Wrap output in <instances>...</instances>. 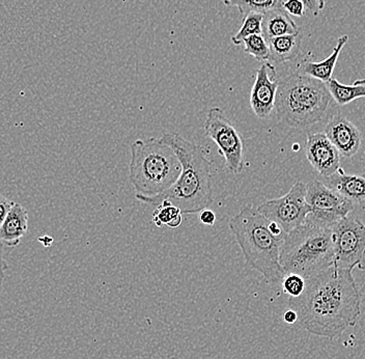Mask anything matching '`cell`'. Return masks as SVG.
I'll list each match as a JSON object with an SVG mask.
<instances>
[{
    "mask_svg": "<svg viewBox=\"0 0 365 359\" xmlns=\"http://www.w3.org/2000/svg\"><path fill=\"white\" fill-rule=\"evenodd\" d=\"M282 8L289 16L303 17L307 14V8L301 0H282Z\"/></svg>",
    "mask_w": 365,
    "mask_h": 359,
    "instance_id": "cell-25",
    "label": "cell"
},
{
    "mask_svg": "<svg viewBox=\"0 0 365 359\" xmlns=\"http://www.w3.org/2000/svg\"><path fill=\"white\" fill-rule=\"evenodd\" d=\"M282 318H284V321L287 324H295L296 322H298V315H297L295 310H292V308L284 312Z\"/></svg>",
    "mask_w": 365,
    "mask_h": 359,
    "instance_id": "cell-30",
    "label": "cell"
},
{
    "mask_svg": "<svg viewBox=\"0 0 365 359\" xmlns=\"http://www.w3.org/2000/svg\"><path fill=\"white\" fill-rule=\"evenodd\" d=\"M271 59L274 63L285 64L294 61L300 54L302 36L300 33L287 34L268 40Z\"/></svg>",
    "mask_w": 365,
    "mask_h": 359,
    "instance_id": "cell-18",
    "label": "cell"
},
{
    "mask_svg": "<svg viewBox=\"0 0 365 359\" xmlns=\"http://www.w3.org/2000/svg\"><path fill=\"white\" fill-rule=\"evenodd\" d=\"M325 135L344 158L357 154L361 146L362 137L358 128L339 113L326 123Z\"/></svg>",
    "mask_w": 365,
    "mask_h": 359,
    "instance_id": "cell-13",
    "label": "cell"
},
{
    "mask_svg": "<svg viewBox=\"0 0 365 359\" xmlns=\"http://www.w3.org/2000/svg\"><path fill=\"white\" fill-rule=\"evenodd\" d=\"M334 263L336 268L365 270V225L356 217L346 216L332 226Z\"/></svg>",
    "mask_w": 365,
    "mask_h": 359,
    "instance_id": "cell-7",
    "label": "cell"
},
{
    "mask_svg": "<svg viewBox=\"0 0 365 359\" xmlns=\"http://www.w3.org/2000/svg\"><path fill=\"white\" fill-rule=\"evenodd\" d=\"M336 103L325 82L300 72L279 80L275 107L278 116L287 126L307 129L317 123L328 122Z\"/></svg>",
    "mask_w": 365,
    "mask_h": 359,
    "instance_id": "cell-3",
    "label": "cell"
},
{
    "mask_svg": "<svg viewBox=\"0 0 365 359\" xmlns=\"http://www.w3.org/2000/svg\"><path fill=\"white\" fill-rule=\"evenodd\" d=\"M257 208L264 218L278 223L287 234L302 226L310 213L307 201V184L297 182L282 198L266 201Z\"/></svg>",
    "mask_w": 365,
    "mask_h": 359,
    "instance_id": "cell-10",
    "label": "cell"
},
{
    "mask_svg": "<svg viewBox=\"0 0 365 359\" xmlns=\"http://www.w3.org/2000/svg\"><path fill=\"white\" fill-rule=\"evenodd\" d=\"M299 33L298 25L282 6L266 11L262 16V34L267 40Z\"/></svg>",
    "mask_w": 365,
    "mask_h": 359,
    "instance_id": "cell-17",
    "label": "cell"
},
{
    "mask_svg": "<svg viewBox=\"0 0 365 359\" xmlns=\"http://www.w3.org/2000/svg\"><path fill=\"white\" fill-rule=\"evenodd\" d=\"M182 221L181 210L168 201H162L153 213V223L158 228L168 226L171 228H177L182 225Z\"/></svg>",
    "mask_w": 365,
    "mask_h": 359,
    "instance_id": "cell-20",
    "label": "cell"
},
{
    "mask_svg": "<svg viewBox=\"0 0 365 359\" xmlns=\"http://www.w3.org/2000/svg\"><path fill=\"white\" fill-rule=\"evenodd\" d=\"M227 6L238 9L245 17L250 13L264 14L266 11L282 6V0H222Z\"/></svg>",
    "mask_w": 365,
    "mask_h": 359,
    "instance_id": "cell-21",
    "label": "cell"
},
{
    "mask_svg": "<svg viewBox=\"0 0 365 359\" xmlns=\"http://www.w3.org/2000/svg\"><path fill=\"white\" fill-rule=\"evenodd\" d=\"M262 16L261 13H250L243 19V24L238 33L232 36V43L235 46L243 44L244 40L252 34H262Z\"/></svg>",
    "mask_w": 365,
    "mask_h": 359,
    "instance_id": "cell-23",
    "label": "cell"
},
{
    "mask_svg": "<svg viewBox=\"0 0 365 359\" xmlns=\"http://www.w3.org/2000/svg\"><path fill=\"white\" fill-rule=\"evenodd\" d=\"M279 263L284 274L296 273L305 280L330 268L334 263L332 228L304 223L285 235Z\"/></svg>",
    "mask_w": 365,
    "mask_h": 359,
    "instance_id": "cell-6",
    "label": "cell"
},
{
    "mask_svg": "<svg viewBox=\"0 0 365 359\" xmlns=\"http://www.w3.org/2000/svg\"><path fill=\"white\" fill-rule=\"evenodd\" d=\"M14 203H15L11 201L10 198L0 194V228H1L4 221H6V216H8L9 212L11 211Z\"/></svg>",
    "mask_w": 365,
    "mask_h": 359,
    "instance_id": "cell-26",
    "label": "cell"
},
{
    "mask_svg": "<svg viewBox=\"0 0 365 359\" xmlns=\"http://www.w3.org/2000/svg\"><path fill=\"white\" fill-rule=\"evenodd\" d=\"M325 179L327 180L330 188L339 192L353 203L365 202V178L346 175L344 169L339 168L336 173Z\"/></svg>",
    "mask_w": 365,
    "mask_h": 359,
    "instance_id": "cell-16",
    "label": "cell"
},
{
    "mask_svg": "<svg viewBox=\"0 0 365 359\" xmlns=\"http://www.w3.org/2000/svg\"><path fill=\"white\" fill-rule=\"evenodd\" d=\"M205 135L216 143L230 173L238 175L244 166V141L219 107H212L205 121Z\"/></svg>",
    "mask_w": 365,
    "mask_h": 359,
    "instance_id": "cell-9",
    "label": "cell"
},
{
    "mask_svg": "<svg viewBox=\"0 0 365 359\" xmlns=\"http://www.w3.org/2000/svg\"><path fill=\"white\" fill-rule=\"evenodd\" d=\"M278 84L279 80L276 77L275 67L269 61L262 63L261 67L257 69L250 93L251 108L257 118L264 120L272 113Z\"/></svg>",
    "mask_w": 365,
    "mask_h": 359,
    "instance_id": "cell-11",
    "label": "cell"
},
{
    "mask_svg": "<svg viewBox=\"0 0 365 359\" xmlns=\"http://www.w3.org/2000/svg\"><path fill=\"white\" fill-rule=\"evenodd\" d=\"M305 152L312 168L324 178L330 177L341 168V155L325 133L308 134Z\"/></svg>",
    "mask_w": 365,
    "mask_h": 359,
    "instance_id": "cell-12",
    "label": "cell"
},
{
    "mask_svg": "<svg viewBox=\"0 0 365 359\" xmlns=\"http://www.w3.org/2000/svg\"><path fill=\"white\" fill-rule=\"evenodd\" d=\"M243 43L246 54H250L262 63L270 61V47H269L268 40L262 36V34H252L246 38Z\"/></svg>",
    "mask_w": 365,
    "mask_h": 359,
    "instance_id": "cell-22",
    "label": "cell"
},
{
    "mask_svg": "<svg viewBox=\"0 0 365 359\" xmlns=\"http://www.w3.org/2000/svg\"><path fill=\"white\" fill-rule=\"evenodd\" d=\"M289 304L305 330L323 338L341 337L361 314V296L352 271L334 266L308 278L304 292L289 298Z\"/></svg>",
    "mask_w": 365,
    "mask_h": 359,
    "instance_id": "cell-1",
    "label": "cell"
},
{
    "mask_svg": "<svg viewBox=\"0 0 365 359\" xmlns=\"http://www.w3.org/2000/svg\"><path fill=\"white\" fill-rule=\"evenodd\" d=\"M130 182L136 194L158 196L170 188L181 173L175 151L160 139H137L131 146Z\"/></svg>",
    "mask_w": 365,
    "mask_h": 359,
    "instance_id": "cell-5",
    "label": "cell"
},
{
    "mask_svg": "<svg viewBox=\"0 0 365 359\" xmlns=\"http://www.w3.org/2000/svg\"><path fill=\"white\" fill-rule=\"evenodd\" d=\"M349 41L348 34L339 36L337 39V44L333 49L332 54L327 59L322 61H303L298 67V72L312 79H318L322 82L329 81L333 76L335 67H336L337 61H339V54H341L342 48L346 46Z\"/></svg>",
    "mask_w": 365,
    "mask_h": 359,
    "instance_id": "cell-15",
    "label": "cell"
},
{
    "mask_svg": "<svg viewBox=\"0 0 365 359\" xmlns=\"http://www.w3.org/2000/svg\"><path fill=\"white\" fill-rule=\"evenodd\" d=\"M230 228L238 242L246 263L259 272L269 283H282L284 276L279 255L282 242L269 230L268 219L255 206H246L230 221Z\"/></svg>",
    "mask_w": 365,
    "mask_h": 359,
    "instance_id": "cell-4",
    "label": "cell"
},
{
    "mask_svg": "<svg viewBox=\"0 0 365 359\" xmlns=\"http://www.w3.org/2000/svg\"><path fill=\"white\" fill-rule=\"evenodd\" d=\"M333 100L339 106L350 104L360 98H365V79H357L353 84H342L336 79L326 82Z\"/></svg>",
    "mask_w": 365,
    "mask_h": 359,
    "instance_id": "cell-19",
    "label": "cell"
},
{
    "mask_svg": "<svg viewBox=\"0 0 365 359\" xmlns=\"http://www.w3.org/2000/svg\"><path fill=\"white\" fill-rule=\"evenodd\" d=\"M307 201L310 207L305 223L332 228L349 216L354 203L319 180L307 184Z\"/></svg>",
    "mask_w": 365,
    "mask_h": 359,
    "instance_id": "cell-8",
    "label": "cell"
},
{
    "mask_svg": "<svg viewBox=\"0 0 365 359\" xmlns=\"http://www.w3.org/2000/svg\"><path fill=\"white\" fill-rule=\"evenodd\" d=\"M9 266L6 264V258L4 257V244L0 242V295L4 289V280H6V270Z\"/></svg>",
    "mask_w": 365,
    "mask_h": 359,
    "instance_id": "cell-29",
    "label": "cell"
},
{
    "mask_svg": "<svg viewBox=\"0 0 365 359\" xmlns=\"http://www.w3.org/2000/svg\"><path fill=\"white\" fill-rule=\"evenodd\" d=\"M200 221L202 225L213 226L216 223L215 212H214L213 210L209 209V208L202 210V211L200 212Z\"/></svg>",
    "mask_w": 365,
    "mask_h": 359,
    "instance_id": "cell-28",
    "label": "cell"
},
{
    "mask_svg": "<svg viewBox=\"0 0 365 359\" xmlns=\"http://www.w3.org/2000/svg\"><path fill=\"white\" fill-rule=\"evenodd\" d=\"M282 290L289 298H297L301 296L307 288V280L296 273L284 274L282 280Z\"/></svg>",
    "mask_w": 365,
    "mask_h": 359,
    "instance_id": "cell-24",
    "label": "cell"
},
{
    "mask_svg": "<svg viewBox=\"0 0 365 359\" xmlns=\"http://www.w3.org/2000/svg\"><path fill=\"white\" fill-rule=\"evenodd\" d=\"M307 8V11H309L312 15L318 16L319 11L325 8V0H301Z\"/></svg>",
    "mask_w": 365,
    "mask_h": 359,
    "instance_id": "cell-27",
    "label": "cell"
},
{
    "mask_svg": "<svg viewBox=\"0 0 365 359\" xmlns=\"http://www.w3.org/2000/svg\"><path fill=\"white\" fill-rule=\"evenodd\" d=\"M29 231V212L15 203L0 228V242L8 247H17Z\"/></svg>",
    "mask_w": 365,
    "mask_h": 359,
    "instance_id": "cell-14",
    "label": "cell"
},
{
    "mask_svg": "<svg viewBox=\"0 0 365 359\" xmlns=\"http://www.w3.org/2000/svg\"><path fill=\"white\" fill-rule=\"evenodd\" d=\"M160 141L175 151L181 162V173L168 191L154 196L136 194V200L152 206L168 201L185 214L200 213L209 208L213 203V171L205 148L175 132H166Z\"/></svg>",
    "mask_w": 365,
    "mask_h": 359,
    "instance_id": "cell-2",
    "label": "cell"
}]
</instances>
